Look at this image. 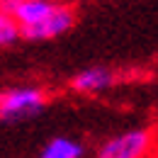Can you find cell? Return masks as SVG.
<instances>
[{
	"label": "cell",
	"instance_id": "1",
	"mask_svg": "<svg viewBox=\"0 0 158 158\" xmlns=\"http://www.w3.org/2000/svg\"><path fill=\"white\" fill-rule=\"evenodd\" d=\"M20 29V39L51 41L73 29L78 20L71 0H22L10 10Z\"/></svg>",
	"mask_w": 158,
	"mask_h": 158
},
{
	"label": "cell",
	"instance_id": "2",
	"mask_svg": "<svg viewBox=\"0 0 158 158\" xmlns=\"http://www.w3.org/2000/svg\"><path fill=\"white\" fill-rule=\"evenodd\" d=\"M156 139L151 127H131L107 136L98 148L95 158H153Z\"/></svg>",
	"mask_w": 158,
	"mask_h": 158
},
{
	"label": "cell",
	"instance_id": "3",
	"mask_svg": "<svg viewBox=\"0 0 158 158\" xmlns=\"http://www.w3.org/2000/svg\"><path fill=\"white\" fill-rule=\"evenodd\" d=\"M49 102L46 90L39 85H15L5 93H0V122L15 124L24 122L44 112Z\"/></svg>",
	"mask_w": 158,
	"mask_h": 158
},
{
	"label": "cell",
	"instance_id": "4",
	"mask_svg": "<svg viewBox=\"0 0 158 158\" xmlns=\"http://www.w3.org/2000/svg\"><path fill=\"white\" fill-rule=\"evenodd\" d=\"M119 83H122V76H119L114 68H110V66H90V68L78 71L71 78V90L78 93V95L93 98V95L110 93Z\"/></svg>",
	"mask_w": 158,
	"mask_h": 158
},
{
	"label": "cell",
	"instance_id": "5",
	"mask_svg": "<svg viewBox=\"0 0 158 158\" xmlns=\"http://www.w3.org/2000/svg\"><path fill=\"white\" fill-rule=\"evenodd\" d=\"M88 146L76 136H54L39 151V158H85Z\"/></svg>",
	"mask_w": 158,
	"mask_h": 158
},
{
	"label": "cell",
	"instance_id": "6",
	"mask_svg": "<svg viewBox=\"0 0 158 158\" xmlns=\"http://www.w3.org/2000/svg\"><path fill=\"white\" fill-rule=\"evenodd\" d=\"M20 41V29L7 10H0V46H12Z\"/></svg>",
	"mask_w": 158,
	"mask_h": 158
},
{
	"label": "cell",
	"instance_id": "7",
	"mask_svg": "<svg viewBox=\"0 0 158 158\" xmlns=\"http://www.w3.org/2000/svg\"><path fill=\"white\" fill-rule=\"evenodd\" d=\"M17 2H22V0H0V10H7V12H10Z\"/></svg>",
	"mask_w": 158,
	"mask_h": 158
}]
</instances>
